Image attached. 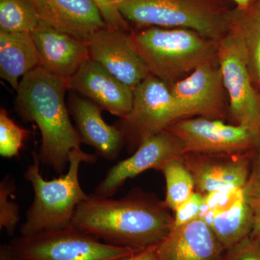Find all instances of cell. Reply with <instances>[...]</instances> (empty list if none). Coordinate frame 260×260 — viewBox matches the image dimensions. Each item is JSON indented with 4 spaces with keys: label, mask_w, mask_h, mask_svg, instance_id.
Returning a JSON list of instances; mask_svg holds the SVG:
<instances>
[{
    "label": "cell",
    "mask_w": 260,
    "mask_h": 260,
    "mask_svg": "<svg viewBox=\"0 0 260 260\" xmlns=\"http://www.w3.org/2000/svg\"><path fill=\"white\" fill-rule=\"evenodd\" d=\"M99 7L108 28L131 31L130 24L124 19L119 8V0H93Z\"/></svg>",
    "instance_id": "cell-28"
},
{
    "label": "cell",
    "mask_w": 260,
    "mask_h": 260,
    "mask_svg": "<svg viewBox=\"0 0 260 260\" xmlns=\"http://www.w3.org/2000/svg\"><path fill=\"white\" fill-rule=\"evenodd\" d=\"M29 132L18 125L5 110H0V155L4 158L18 157Z\"/></svg>",
    "instance_id": "cell-24"
},
{
    "label": "cell",
    "mask_w": 260,
    "mask_h": 260,
    "mask_svg": "<svg viewBox=\"0 0 260 260\" xmlns=\"http://www.w3.org/2000/svg\"><path fill=\"white\" fill-rule=\"evenodd\" d=\"M254 219L255 215L244 192L233 204L216 210L210 228L226 250L252 232Z\"/></svg>",
    "instance_id": "cell-21"
},
{
    "label": "cell",
    "mask_w": 260,
    "mask_h": 260,
    "mask_svg": "<svg viewBox=\"0 0 260 260\" xmlns=\"http://www.w3.org/2000/svg\"><path fill=\"white\" fill-rule=\"evenodd\" d=\"M14 191V178L8 174L0 183V229H5L9 236L14 234L20 220L19 206L10 199Z\"/></svg>",
    "instance_id": "cell-25"
},
{
    "label": "cell",
    "mask_w": 260,
    "mask_h": 260,
    "mask_svg": "<svg viewBox=\"0 0 260 260\" xmlns=\"http://www.w3.org/2000/svg\"><path fill=\"white\" fill-rule=\"evenodd\" d=\"M13 260H20V259H17V258L13 257Z\"/></svg>",
    "instance_id": "cell-34"
},
{
    "label": "cell",
    "mask_w": 260,
    "mask_h": 260,
    "mask_svg": "<svg viewBox=\"0 0 260 260\" xmlns=\"http://www.w3.org/2000/svg\"><path fill=\"white\" fill-rule=\"evenodd\" d=\"M40 21L86 41L107 25L93 0H31Z\"/></svg>",
    "instance_id": "cell-16"
},
{
    "label": "cell",
    "mask_w": 260,
    "mask_h": 260,
    "mask_svg": "<svg viewBox=\"0 0 260 260\" xmlns=\"http://www.w3.org/2000/svg\"><path fill=\"white\" fill-rule=\"evenodd\" d=\"M220 260H260V234L251 233L225 250Z\"/></svg>",
    "instance_id": "cell-26"
},
{
    "label": "cell",
    "mask_w": 260,
    "mask_h": 260,
    "mask_svg": "<svg viewBox=\"0 0 260 260\" xmlns=\"http://www.w3.org/2000/svg\"><path fill=\"white\" fill-rule=\"evenodd\" d=\"M167 184L164 204L175 212L195 191L194 179L181 157L172 159L160 169Z\"/></svg>",
    "instance_id": "cell-22"
},
{
    "label": "cell",
    "mask_w": 260,
    "mask_h": 260,
    "mask_svg": "<svg viewBox=\"0 0 260 260\" xmlns=\"http://www.w3.org/2000/svg\"><path fill=\"white\" fill-rule=\"evenodd\" d=\"M244 197L254 215H260V150L251 167L248 180L244 187Z\"/></svg>",
    "instance_id": "cell-29"
},
{
    "label": "cell",
    "mask_w": 260,
    "mask_h": 260,
    "mask_svg": "<svg viewBox=\"0 0 260 260\" xmlns=\"http://www.w3.org/2000/svg\"><path fill=\"white\" fill-rule=\"evenodd\" d=\"M129 32L107 27L94 32L86 42L90 59L134 90L150 75L130 44Z\"/></svg>",
    "instance_id": "cell-13"
},
{
    "label": "cell",
    "mask_w": 260,
    "mask_h": 260,
    "mask_svg": "<svg viewBox=\"0 0 260 260\" xmlns=\"http://www.w3.org/2000/svg\"><path fill=\"white\" fill-rule=\"evenodd\" d=\"M170 90L183 119H228L229 97L218 60L201 65Z\"/></svg>",
    "instance_id": "cell-10"
},
{
    "label": "cell",
    "mask_w": 260,
    "mask_h": 260,
    "mask_svg": "<svg viewBox=\"0 0 260 260\" xmlns=\"http://www.w3.org/2000/svg\"><path fill=\"white\" fill-rule=\"evenodd\" d=\"M232 0H119L120 13L136 28H187L218 42L229 30Z\"/></svg>",
    "instance_id": "cell-5"
},
{
    "label": "cell",
    "mask_w": 260,
    "mask_h": 260,
    "mask_svg": "<svg viewBox=\"0 0 260 260\" xmlns=\"http://www.w3.org/2000/svg\"><path fill=\"white\" fill-rule=\"evenodd\" d=\"M41 66L30 32L0 31V77L18 90L19 78Z\"/></svg>",
    "instance_id": "cell-19"
},
{
    "label": "cell",
    "mask_w": 260,
    "mask_h": 260,
    "mask_svg": "<svg viewBox=\"0 0 260 260\" xmlns=\"http://www.w3.org/2000/svg\"><path fill=\"white\" fill-rule=\"evenodd\" d=\"M32 162L27 168L24 178L31 184L34 199L20 227L22 236L71 225L77 207L88 197L80 186V164L97 161V155L85 153L82 149L73 150L68 173L58 179L47 180L41 174L38 153L32 152Z\"/></svg>",
    "instance_id": "cell-4"
},
{
    "label": "cell",
    "mask_w": 260,
    "mask_h": 260,
    "mask_svg": "<svg viewBox=\"0 0 260 260\" xmlns=\"http://www.w3.org/2000/svg\"><path fill=\"white\" fill-rule=\"evenodd\" d=\"M68 103L82 142L95 149L97 155L115 160L125 144L120 130L108 124L103 119L102 109L89 99L72 95Z\"/></svg>",
    "instance_id": "cell-18"
},
{
    "label": "cell",
    "mask_w": 260,
    "mask_h": 260,
    "mask_svg": "<svg viewBox=\"0 0 260 260\" xmlns=\"http://www.w3.org/2000/svg\"><path fill=\"white\" fill-rule=\"evenodd\" d=\"M129 41L150 75L169 88L201 65L218 60V42L191 29L135 28Z\"/></svg>",
    "instance_id": "cell-3"
},
{
    "label": "cell",
    "mask_w": 260,
    "mask_h": 260,
    "mask_svg": "<svg viewBox=\"0 0 260 260\" xmlns=\"http://www.w3.org/2000/svg\"><path fill=\"white\" fill-rule=\"evenodd\" d=\"M150 246L146 249L137 251L133 255L121 260H158L157 255V245Z\"/></svg>",
    "instance_id": "cell-30"
},
{
    "label": "cell",
    "mask_w": 260,
    "mask_h": 260,
    "mask_svg": "<svg viewBox=\"0 0 260 260\" xmlns=\"http://www.w3.org/2000/svg\"><path fill=\"white\" fill-rule=\"evenodd\" d=\"M31 37L41 59V67L69 80L90 59L86 41L52 28L40 21Z\"/></svg>",
    "instance_id": "cell-15"
},
{
    "label": "cell",
    "mask_w": 260,
    "mask_h": 260,
    "mask_svg": "<svg viewBox=\"0 0 260 260\" xmlns=\"http://www.w3.org/2000/svg\"><path fill=\"white\" fill-rule=\"evenodd\" d=\"M8 246L20 260H121L140 251L109 245L72 225L20 235Z\"/></svg>",
    "instance_id": "cell-6"
},
{
    "label": "cell",
    "mask_w": 260,
    "mask_h": 260,
    "mask_svg": "<svg viewBox=\"0 0 260 260\" xmlns=\"http://www.w3.org/2000/svg\"><path fill=\"white\" fill-rule=\"evenodd\" d=\"M254 234H260V215H256L254 219V228L252 232Z\"/></svg>",
    "instance_id": "cell-32"
},
{
    "label": "cell",
    "mask_w": 260,
    "mask_h": 260,
    "mask_svg": "<svg viewBox=\"0 0 260 260\" xmlns=\"http://www.w3.org/2000/svg\"><path fill=\"white\" fill-rule=\"evenodd\" d=\"M205 195L195 191L190 198L174 212L172 229H177L200 218L204 205Z\"/></svg>",
    "instance_id": "cell-27"
},
{
    "label": "cell",
    "mask_w": 260,
    "mask_h": 260,
    "mask_svg": "<svg viewBox=\"0 0 260 260\" xmlns=\"http://www.w3.org/2000/svg\"><path fill=\"white\" fill-rule=\"evenodd\" d=\"M167 130L182 141L184 153L239 155L260 150V129L224 121L187 118L174 123Z\"/></svg>",
    "instance_id": "cell-9"
},
{
    "label": "cell",
    "mask_w": 260,
    "mask_h": 260,
    "mask_svg": "<svg viewBox=\"0 0 260 260\" xmlns=\"http://www.w3.org/2000/svg\"><path fill=\"white\" fill-rule=\"evenodd\" d=\"M0 260H13L8 244H2L0 246Z\"/></svg>",
    "instance_id": "cell-31"
},
{
    "label": "cell",
    "mask_w": 260,
    "mask_h": 260,
    "mask_svg": "<svg viewBox=\"0 0 260 260\" xmlns=\"http://www.w3.org/2000/svg\"><path fill=\"white\" fill-rule=\"evenodd\" d=\"M232 1L234 2V3H235L236 5H237L238 3H239H239H240L241 2H242L241 1V0H232Z\"/></svg>",
    "instance_id": "cell-33"
},
{
    "label": "cell",
    "mask_w": 260,
    "mask_h": 260,
    "mask_svg": "<svg viewBox=\"0 0 260 260\" xmlns=\"http://www.w3.org/2000/svg\"><path fill=\"white\" fill-rule=\"evenodd\" d=\"M133 107L127 116L116 124L130 150H136L144 140L165 131L183 119L170 88L149 75L135 88Z\"/></svg>",
    "instance_id": "cell-7"
},
{
    "label": "cell",
    "mask_w": 260,
    "mask_h": 260,
    "mask_svg": "<svg viewBox=\"0 0 260 260\" xmlns=\"http://www.w3.org/2000/svg\"><path fill=\"white\" fill-rule=\"evenodd\" d=\"M39 23L31 0H0V31L31 32Z\"/></svg>",
    "instance_id": "cell-23"
},
{
    "label": "cell",
    "mask_w": 260,
    "mask_h": 260,
    "mask_svg": "<svg viewBox=\"0 0 260 260\" xmlns=\"http://www.w3.org/2000/svg\"><path fill=\"white\" fill-rule=\"evenodd\" d=\"M167 209L164 202L138 189L119 200L88 195L77 207L71 225L109 245L143 250L172 231L174 217Z\"/></svg>",
    "instance_id": "cell-1"
},
{
    "label": "cell",
    "mask_w": 260,
    "mask_h": 260,
    "mask_svg": "<svg viewBox=\"0 0 260 260\" xmlns=\"http://www.w3.org/2000/svg\"><path fill=\"white\" fill-rule=\"evenodd\" d=\"M225 249L202 218L172 229L157 245L158 260H220Z\"/></svg>",
    "instance_id": "cell-17"
},
{
    "label": "cell",
    "mask_w": 260,
    "mask_h": 260,
    "mask_svg": "<svg viewBox=\"0 0 260 260\" xmlns=\"http://www.w3.org/2000/svg\"><path fill=\"white\" fill-rule=\"evenodd\" d=\"M229 28L242 39L249 74L260 93V0L235 5L229 13Z\"/></svg>",
    "instance_id": "cell-20"
},
{
    "label": "cell",
    "mask_w": 260,
    "mask_h": 260,
    "mask_svg": "<svg viewBox=\"0 0 260 260\" xmlns=\"http://www.w3.org/2000/svg\"><path fill=\"white\" fill-rule=\"evenodd\" d=\"M184 153V143L165 130L144 140L129 158L113 166L95 188L98 198H112L126 180L150 169L160 170L168 161Z\"/></svg>",
    "instance_id": "cell-11"
},
{
    "label": "cell",
    "mask_w": 260,
    "mask_h": 260,
    "mask_svg": "<svg viewBox=\"0 0 260 260\" xmlns=\"http://www.w3.org/2000/svg\"><path fill=\"white\" fill-rule=\"evenodd\" d=\"M68 80L39 67L23 76L15 101V109L25 122H34L40 129L41 164L63 174L69 166L70 154L81 149L80 138L72 124L65 93Z\"/></svg>",
    "instance_id": "cell-2"
},
{
    "label": "cell",
    "mask_w": 260,
    "mask_h": 260,
    "mask_svg": "<svg viewBox=\"0 0 260 260\" xmlns=\"http://www.w3.org/2000/svg\"><path fill=\"white\" fill-rule=\"evenodd\" d=\"M252 154L186 152L181 158L194 179L195 191L205 195L213 191L244 187L250 174Z\"/></svg>",
    "instance_id": "cell-12"
},
{
    "label": "cell",
    "mask_w": 260,
    "mask_h": 260,
    "mask_svg": "<svg viewBox=\"0 0 260 260\" xmlns=\"http://www.w3.org/2000/svg\"><path fill=\"white\" fill-rule=\"evenodd\" d=\"M218 59L229 97L228 120L260 129V93L253 85L242 39L232 29L218 42Z\"/></svg>",
    "instance_id": "cell-8"
},
{
    "label": "cell",
    "mask_w": 260,
    "mask_h": 260,
    "mask_svg": "<svg viewBox=\"0 0 260 260\" xmlns=\"http://www.w3.org/2000/svg\"><path fill=\"white\" fill-rule=\"evenodd\" d=\"M70 89L120 119L133 107L134 91L96 61L89 59L68 80Z\"/></svg>",
    "instance_id": "cell-14"
}]
</instances>
